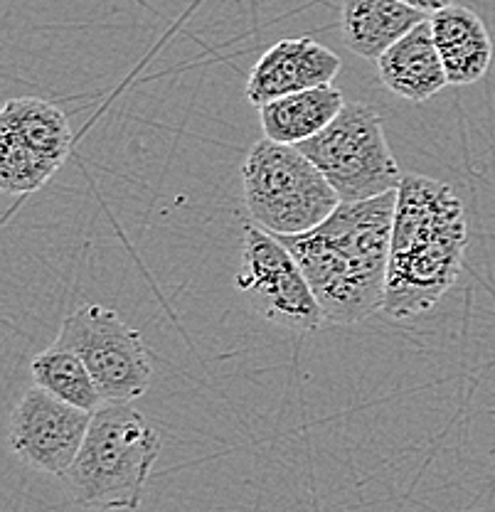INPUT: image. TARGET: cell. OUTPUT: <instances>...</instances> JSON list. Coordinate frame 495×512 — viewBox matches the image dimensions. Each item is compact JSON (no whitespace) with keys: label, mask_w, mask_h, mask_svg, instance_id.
I'll list each match as a JSON object with an SVG mask.
<instances>
[{"label":"cell","mask_w":495,"mask_h":512,"mask_svg":"<svg viewBox=\"0 0 495 512\" xmlns=\"http://www.w3.org/2000/svg\"><path fill=\"white\" fill-rule=\"evenodd\" d=\"M55 345L82 357L104 402L131 404L151 387V352L141 333L111 308L89 303L69 313L62 320Z\"/></svg>","instance_id":"obj_6"},{"label":"cell","mask_w":495,"mask_h":512,"mask_svg":"<svg viewBox=\"0 0 495 512\" xmlns=\"http://www.w3.org/2000/svg\"><path fill=\"white\" fill-rule=\"evenodd\" d=\"M0 136L13 138L60 168L74 146V133L65 111L40 96L10 99L0 114Z\"/></svg>","instance_id":"obj_13"},{"label":"cell","mask_w":495,"mask_h":512,"mask_svg":"<svg viewBox=\"0 0 495 512\" xmlns=\"http://www.w3.org/2000/svg\"><path fill=\"white\" fill-rule=\"evenodd\" d=\"M375 64L382 84L414 104L434 99L449 84L429 18L395 42Z\"/></svg>","instance_id":"obj_10"},{"label":"cell","mask_w":495,"mask_h":512,"mask_svg":"<svg viewBox=\"0 0 495 512\" xmlns=\"http://www.w3.org/2000/svg\"><path fill=\"white\" fill-rule=\"evenodd\" d=\"M60 165L40 158L13 138L0 136V188L8 195H30L45 188Z\"/></svg>","instance_id":"obj_16"},{"label":"cell","mask_w":495,"mask_h":512,"mask_svg":"<svg viewBox=\"0 0 495 512\" xmlns=\"http://www.w3.org/2000/svg\"><path fill=\"white\" fill-rule=\"evenodd\" d=\"M338 72L340 57L326 45L311 37H286L254 62L244 94L249 104L259 109L281 96L333 84Z\"/></svg>","instance_id":"obj_9"},{"label":"cell","mask_w":495,"mask_h":512,"mask_svg":"<svg viewBox=\"0 0 495 512\" xmlns=\"http://www.w3.org/2000/svg\"><path fill=\"white\" fill-rule=\"evenodd\" d=\"M158 456L156 426L131 404L104 402L92 414L87 439L65 476L69 495L87 510H138Z\"/></svg>","instance_id":"obj_3"},{"label":"cell","mask_w":495,"mask_h":512,"mask_svg":"<svg viewBox=\"0 0 495 512\" xmlns=\"http://www.w3.org/2000/svg\"><path fill=\"white\" fill-rule=\"evenodd\" d=\"M427 15L402 0H343L340 30L350 52L367 62H377L395 42L402 40Z\"/></svg>","instance_id":"obj_12"},{"label":"cell","mask_w":495,"mask_h":512,"mask_svg":"<svg viewBox=\"0 0 495 512\" xmlns=\"http://www.w3.org/2000/svg\"><path fill=\"white\" fill-rule=\"evenodd\" d=\"M434 42L454 87L481 82L493 64V40L486 23L463 5H449L429 15Z\"/></svg>","instance_id":"obj_11"},{"label":"cell","mask_w":495,"mask_h":512,"mask_svg":"<svg viewBox=\"0 0 495 512\" xmlns=\"http://www.w3.org/2000/svg\"><path fill=\"white\" fill-rule=\"evenodd\" d=\"M249 215L276 237L311 232L340 205L326 175L298 146L262 138L242 163Z\"/></svg>","instance_id":"obj_4"},{"label":"cell","mask_w":495,"mask_h":512,"mask_svg":"<svg viewBox=\"0 0 495 512\" xmlns=\"http://www.w3.org/2000/svg\"><path fill=\"white\" fill-rule=\"evenodd\" d=\"M30 372H33V382L37 387L50 392L52 397L62 399V402L72 404V407L94 414L104 404L92 372L74 350L52 343L50 348L37 352L33 357Z\"/></svg>","instance_id":"obj_15"},{"label":"cell","mask_w":495,"mask_h":512,"mask_svg":"<svg viewBox=\"0 0 495 512\" xmlns=\"http://www.w3.org/2000/svg\"><path fill=\"white\" fill-rule=\"evenodd\" d=\"M234 286L259 316L281 328L316 333L326 323L321 303L296 256L276 234L259 224L244 227L242 261Z\"/></svg>","instance_id":"obj_7"},{"label":"cell","mask_w":495,"mask_h":512,"mask_svg":"<svg viewBox=\"0 0 495 512\" xmlns=\"http://www.w3.org/2000/svg\"><path fill=\"white\" fill-rule=\"evenodd\" d=\"M402 3H407L409 8L419 10V13H424V15H434V13H439L441 8H449V5H454V0H402Z\"/></svg>","instance_id":"obj_17"},{"label":"cell","mask_w":495,"mask_h":512,"mask_svg":"<svg viewBox=\"0 0 495 512\" xmlns=\"http://www.w3.org/2000/svg\"><path fill=\"white\" fill-rule=\"evenodd\" d=\"M397 190L340 202L311 232L279 237L296 256L326 323L353 325L385 306Z\"/></svg>","instance_id":"obj_1"},{"label":"cell","mask_w":495,"mask_h":512,"mask_svg":"<svg viewBox=\"0 0 495 512\" xmlns=\"http://www.w3.org/2000/svg\"><path fill=\"white\" fill-rule=\"evenodd\" d=\"M345 96L333 84L306 89L259 106V124L264 138L276 143H298L318 136L343 111Z\"/></svg>","instance_id":"obj_14"},{"label":"cell","mask_w":495,"mask_h":512,"mask_svg":"<svg viewBox=\"0 0 495 512\" xmlns=\"http://www.w3.org/2000/svg\"><path fill=\"white\" fill-rule=\"evenodd\" d=\"M89 424L92 412L72 407L33 384L10 416V448L33 471L65 478L87 439Z\"/></svg>","instance_id":"obj_8"},{"label":"cell","mask_w":495,"mask_h":512,"mask_svg":"<svg viewBox=\"0 0 495 512\" xmlns=\"http://www.w3.org/2000/svg\"><path fill=\"white\" fill-rule=\"evenodd\" d=\"M338 192L340 202H360L395 192L404 175L382 116L363 101H345L343 111L318 136L298 143Z\"/></svg>","instance_id":"obj_5"},{"label":"cell","mask_w":495,"mask_h":512,"mask_svg":"<svg viewBox=\"0 0 495 512\" xmlns=\"http://www.w3.org/2000/svg\"><path fill=\"white\" fill-rule=\"evenodd\" d=\"M466 244L459 197L439 188L404 192L395 207L385 316L407 320L431 311L459 279Z\"/></svg>","instance_id":"obj_2"}]
</instances>
